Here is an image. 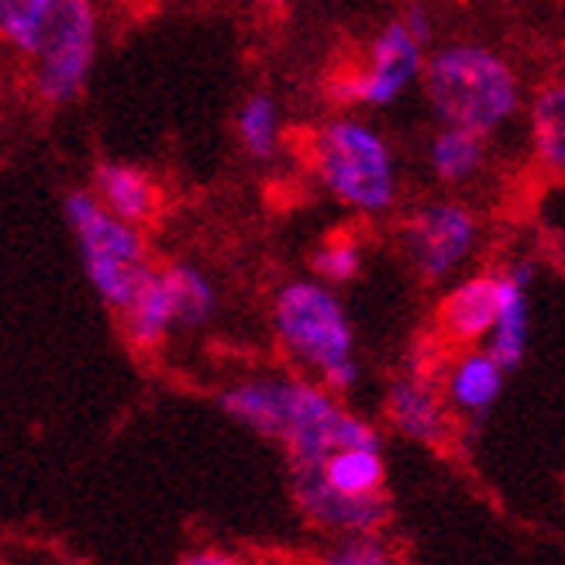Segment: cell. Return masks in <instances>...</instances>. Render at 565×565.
<instances>
[{
    "mask_svg": "<svg viewBox=\"0 0 565 565\" xmlns=\"http://www.w3.org/2000/svg\"><path fill=\"white\" fill-rule=\"evenodd\" d=\"M279 352L310 380L345 397L359 383L355 331L342 297L324 279H290L273 297Z\"/></svg>",
    "mask_w": 565,
    "mask_h": 565,
    "instance_id": "6da1fadb",
    "label": "cell"
},
{
    "mask_svg": "<svg viewBox=\"0 0 565 565\" xmlns=\"http://www.w3.org/2000/svg\"><path fill=\"white\" fill-rule=\"evenodd\" d=\"M424 97L441 125L469 128L476 135H497L521 110V76L511 60L479 42H451L428 55Z\"/></svg>",
    "mask_w": 565,
    "mask_h": 565,
    "instance_id": "7a4b0ae2",
    "label": "cell"
},
{
    "mask_svg": "<svg viewBox=\"0 0 565 565\" xmlns=\"http://www.w3.org/2000/svg\"><path fill=\"white\" fill-rule=\"evenodd\" d=\"M310 169L331 201L380 217L393 211L401 193V173L390 141L362 118L338 115L310 138Z\"/></svg>",
    "mask_w": 565,
    "mask_h": 565,
    "instance_id": "3957f363",
    "label": "cell"
},
{
    "mask_svg": "<svg viewBox=\"0 0 565 565\" xmlns=\"http://www.w3.org/2000/svg\"><path fill=\"white\" fill-rule=\"evenodd\" d=\"M63 217L73 232L79 266L87 273L94 294L121 310L156 266L149 263V245L138 224L110 214L94 190H73L63 201Z\"/></svg>",
    "mask_w": 565,
    "mask_h": 565,
    "instance_id": "277c9868",
    "label": "cell"
},
{
    "mask_svg": "<svg viewBox=\"0 0 565 565\" xmlns=\"http://www.w3.org/2000/svg\"><path fill=\"white\" fill-rule=\"evenodd\" d=\"M428 28V14L420 11L386 21L370 42L365 63L334 79V100L352 107H390L393 100H401L417 79H424V66H428L424 45L431 35Z\"/></svg>",
    "mask_w": 565,
    "mask_h": 565,
    "instance_id": "5b68a950",
    "label": "cell"
},
{
    "mask_svg": "<svg viewBox=\"0 0 565 565\" xmlns=\"http://www.w3.org/2000/svg\"><path fill=\"white\" fill-rule=\"evenodd\" d=\"M401 242L414 273L424 282H441L472 259L479 217L459 201H428L404 217Z\"/></svg>",
    "mask_w": 565,
    "mask_h": 565,
    "instance_id": "8992f818",
    "label": "cell"
},
{
    "mask_svg": "<svg viewBox=\"0 0 565 565\" xmlns=\"http://www.w3.org/2000/svg\"><path fill=\"white\" fill-rule=\"evenodd\" d=\"M290 487L300 514L315 527L334 534V539H345V534H380V527L390 521L386 493L345 497L331 490L318 469H290Z\"/></svg>",
    "mask_w": 565,
    "mask_h": 565,
    "instance_id": "52a82bcc",
    "label": "cell"
},
{
    "mask_svg": "<svg viewBox=\"0 0 565 565\" xmlns=\"http://www.w3.org/2000/svg\"><path fill=\"white\" fill-rule=\"evenodd\" d=\"M500 303V273H472L459 282H451L438 303V328L448 342L472 349L490 342L497 324Z\"/></svg>",
    "mask_w": 565,
    "mask_h": 565,
    "instance_id": "ba28073f",
    "label": "cell"
},
{
    "mask_svg": "<svg viewBox=\"0 0 565 565\" xmlns=\"http://www.w3.org/2000/svg\"><path fill=\"white\" fill-rule=\"evenodd\" d=\"M448 401L428 376L411 373L393 380L386 390V417L404 438L420 445H438L448 438Z\"/></svg>",
    "mask_w": 565,
    "mask_h": 565,
    "instance_id": "9c48e42d",
    "label": "cell"
},
{
    "mask_svg": "<svg viewBox=\"0 0 565 565\" xmlns=\"http://www.w3.org/2000/svg\"><path fill=\"white\" fill-rule=\"evenodd\" d=\"M507 365L483 345H472V349H462L456 359L448 362V373L441 380V390H445V401L448 407L469 417V420H479L493 411V404L500 401L503 393V383H507Z\"/></svg>",
    "mask_w": 565,
    "mask_h": 565,
    "instance_id": "30bf717a",
    "label": "cell"
},
{
    "mask_svg": "<svg viewBox=\"0 0 565 565\" xmlns=\"http://www.w3.org/2000/svg\"><path fill=\"white\" fill-rule=\"evenodd\" d=\"M290 386L294 376H276V373L235 380L232 386L221 390V411L232 420L245 424L248 431L279 441L282 424H287Z\"/></svg>",
    "mask_w": 565,
    "mask_h": 565,
    "instance_id": "8fae6325",
    "label": "cell"
},
{
    "mask_svg": "<svg viewBox=\"0 0 565 565\" xmlns=\"http://www.w3.org/2000/svg\"><path fill=\"white\" fill-rule=\"evenodd\" d=\"M497 273H500V303H497V324H493L487 349L507 365V370H518L527 355V338H531V276H534V269L527 263H511Z\"/></svg>",
    "mask_w": 565,
    "mask_h": 565,
    "instance_id": "7c38bea8",
    "label": "cell"
},
{
    "mask_svg": "<svg viewBox=\"0 0 565 565\" xmlns=\"http://www.w3.org/2000/svg\"><path fill=\"white\" fill-rule=\"evenodd\" d=\"M118 318H121L125 338L138 352L159 349L166 338L180 328V310H177V300H173V290H169V282H166L162 266L141 279V287L118 310Z\"/></svg>",
    "mask_w": 565,
    "mask_h": 565,
    "instance_id": "4fadbf2b",
    "label": "cell"
},
{
    "mask_svg": "<svg viewBox=\"0 0 565 565\" xmlns=\"http://www.w3.org/2000/svg\"><path fill=\"white\" fill-rule=\"evenodd\" d=\"M90 190L110 214H118L128 224H138V228H146L159 211V186L135 162H100L94 169Z\"/></svg>",
    "mask_w": 565,
    "mask_h": 565,
    "instance_id": "5bb4252c",
    "label": "cell"
},
{
    "mask_svg": "<svg viewBox=\"0 0 565 565\" xmlns=\"http://www.w3.org/2000/svg\"><path fill=\"white\" fill-rule=\"evenodd\" d=\"M76 0H0V39L28 66Z\"/></svg>",
    "mask_w": 565,
    "mask_h": 565,
    "instance_id": "9a60e30c",
    "label": "cell"
},
{
    "mask_svg": "<svg viewBox=\"0 0 565 565\" xmlns=\"http://www.w3.org/2000/svg\"><path fill=\"white\" fill-rule=\"evenodd\" d=\"M294 469H318L321 479L345 497H380L386 493V462L383 448L349 445L334 448L321 466H294Z\"/></svg>",
    "mask_w": 565,
    "mask_h": 565,
    "instance_id": "2e32d148",
    "label": "cell"
},
{
    "mask_svg": "<svg viewBox=\"0 0 565 565\" xmlns=\"http://www.w3.org/2000/svg\"><path fill=\"white\" fill-rule=\"evenodd\" d=\"M531 152L545 173L565 177V76L548 79L531 100Z\"/></svg>",
    "mask_w": 565,
    "mask_h": 565,
    "instance_id": "e0dca14e",
    "label": "cell"
},
{
    "mask_svg": "<svg viewBox=\"0 0 565 565\" xmlns=\"http://www.w3.org/2000/svg\"><path fill=\"white\" fill-rule=\"evenodd\" d=\"M487 162V138L469 128L441 125L428 146L431 177L445 186H462L479 177Z\"/></svg>",
    "mask_w": 565,
    "mask_h": 565,
    "instance_id": "ac0fdd59",
    "label": "cell"
},
{
    "mask_svg": "<svg viewBox=\"0 0 565 565\" xmlns=\"http://www.w3.org/2000/svg\"><path fill=\"white\" fill-rule=\"evenodd\" d=\"M162 273L180 310V328H204L217 310V290L211 276L190 263H169Z\"/></svg>",
    "mask_w": 565,
    "mask_h": 565,
    "instance_id": "d6986e66",
    "label": "cell"
},
{
    "mask_svg": "<svg viewBox=\"0 0 565 565\" xmlns=\"http://www.w3.org/2000/svg\"><path fill=\"white\" fill-rule=\"evenodd\" d=\"M235 131L248 156L269 159L279 149V104L269 94H252L235 115Z\"/></svg>",
    "mask_w": 565,
    "mask_h": 565,
    "instance_id": "ffe728a7",
    "label": "cell"
},
{
    "mask_svg": "<svg viewBox=\"0 0 565 565\" xmlns=\"http://www.w3.org/2000/svg\"><path fill=\"white\" fill-rule=\"evenodd\" d=\"M310 266H315L318 279L331 282V287H342V282H352L362 273V248L345 235H334L315 248Z\"/></svg>",
    "mask_w": 565,
    "mask_h": 565,
    "instance_id": "44dd1931",
    "label": "cell"
},
{
    "mask_svg": "<svg viewBox=\"0 0 565 565\" xmlns=\"http://www.w3.org/2000/svg\"><path fill=\"white\" fill-rule=\"evenodd\" d=\"M315 565H401L390 545L380 542V534H345L331 542Z\"/></svg>",
    "mask_w": 565,
    "mask_h": 565,
    "instance_id": "7402d4cb",
    "label": "cell"
},
{
    "mask_svg": "<svg viewBox=\"0 0 565 565\" xmlns=\"http://www.w3.org/2000/svg\"><path fill=\"white\" fill-rule=\"evenodd\" d=\"M180 565H248L245 558H238L235 552H224V548H193L180 558Z\"/></svg>",
    "mask_w": 565,
    "mask_h": 565,
    "instance_id": "603a6c76",
    "label": "cell"
},
{
    "mask_svg": "<svg viewBox=\"0 0 565 565\" xmlns=\"http://www.w3.org/2000/svg\"><path fill=\"white\" fill-rule=\"evenodd\" d=\"M259 4H263L266 11H282V8L290 4V0H259Z\"/></svg>",
    "mask_w": 565,
    "mask_h": 565,
    "instance_id": "cb8c5ba5",
    "label": "cell"
},
{
    "mask_svg": "<svg viewBox=\"0 0 565 565\" xmlns=\"http://www.w3.org/2000/svg\"><path fill=\"white\" fill-rule=\"evenodd\" d=\"M8 565H11V562H8Z\"/></svg>",
    "mask_w": 565,
    "mask_h": 565,
    "instance_id": "d4e9b609",
    "label": "cell"
}]
</instances>
